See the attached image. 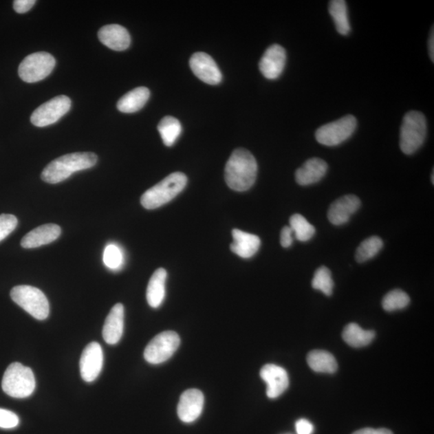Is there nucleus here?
Listing matches in <instances>:
<instances>
[{
    "mask_svg": "<svg viewBox=\"0 0 434 434\" xmlns=\"http://www.w3.org/2000/svg\"><path fill=\"white\" fill-rule=\"evenodd\" d=\"M295 428L298 434H312L314 426L311 422L307 419H299L295 424Z\"/></svg>",
    "mask_w": 434,
    "mask_h": 434,
    "instance_id": "obj_36",
    "label": "nucleus"
},
{
    "mask_svg": "<svg viewBox=\"0 0 434 434\" xmlns=\"http://www.w3.org/2000/svg\"><path fill=\"white\" fill-rule=\"evenodd\" d=\"M204 395L198 389H188L181 395L177 407L180 419L184 423H192L202 413Z\"/></svg>",
    "mask_w": 434,
    "mask_h": 434,
    "instance_id": "obj_15",
    "label": "nucleus"
},
{
    "mask_svg": "<svg viewBox=\"0 0 434 434\" xmlns=\"http://www.w3.org/2000/svg\"><path fill=\"white\" fill-rule=\"evenodd\" d=\"M3 392L14 398H26L34 392L36 379L32 370L20 363L8 366L2 380Z\"/></svg>",
    "mask_w": 434,
    "mask_h": 434,
    "instance_id": "obj_5",
    "label": "nucleus"
},
{
    "mask_svg": "<svg viewBox=\"0 0 434 434\" xmlns=\"http://www.w3.org/2000/svg\"><path fill=\"white\" fill-rule=\"evenodd\" d=\"M433 174H434V173H433H433H432V183H433V184L434 183V180H433Z\"/></svg>",
    "mask_w": 434,
    "mask_h": 434,
    "instance_id": "obj_40",
    "label": "nucleus"
},
{
    "mask_svg": "<svg viewBox=\"0 0 434 434\" xmlns=\"http://www.w3.org/2000/svg\"><path fill=\"white\" fill-rule=\"evenodd\" d=\"M307 363L310 368L319 373H334L338 369L336 358L330 352L323 350L310 352Z\"/></svg>",
    "mask_w": 434,
    "mask_h": 434,
    "instance_id": "obj_24",
    "label": "nucleus"
},
{
    "mask_svg": "<svg viewBox=\"0 0 434 434\" xmlns=\"http://www.w3.org/2000/svg\"><path fill=\"white\" fill-rule=\"evenodd\" d=\"M329 13L333 19L336 30L340 35L347 36L351 32L347 3L345 0H332L329 3Z\"/></svg>",
    "mask_w": 434,
    "mask_h": 434,
    "instance_id": "obj_26",
    "label": "nucleus"
},
{
    "mask_svg": "<svg viewBox=\"0 0 434 434\" xmlns=\"http://www.w3.org/2000/svg\"><path fill=\"white\" fill-rule=\"evenodd\" d=\"M158 131L164 145L171 147L178 140L182 131V127L177 118L166 116L159 123Z\"/></svg>",
    "mask_w": 434,
    "mask_h": 434,
    "instance_id": "obj_27",
    "label": "nucleus"
},
{
    "mask_svg": "<svg viewBox=\"0 0 434 434\" xmlns=\"http://www.w3.org/2000/svg\"><path fill=\"white\" fill-rule=\"evenodd\" d=\"M61 228L55 224H46L34 228L28 232L21 240V246L25 249H33L42 246L50 244L58 238Z\"/></svg>",
    "mask_w": 434,
    "mask_h": 434,
    "instance_id": "obj_17",
    "label": "nucleus"
},
{
    "mask_svg": "<svg viewBox=\"0 0 434 434\" xmlns=\"http://www.w3.org/2000/svg\"><path fill=\"white\" fill-rule=\"evenodd\" d=\"M14 302L38 321L50 316V303L41 290L31 285H17L12 290Z\"/></svg>",
    "mask_w": 434,
    "mask_h": 434,
    "instance_id": "obj_6",
    "label": "nucleus"
},
{
    "mask_svg": "<svg viewBox=\"0 0 434 434\" xmlns=\"http://www.w3.org/2000/svg\"><path fill=\"white\" fill-rule=\"evenodd\" d=\"M97 162L98 156L92 152H76L61 156L43 170L41 179L46 183L58 184L77 171L93 168Z\"/></svg>",
    "mask_w": 434,
    "mask_h": 434,
    "instance_id": "obj_2",
    "label": "nucleus"
},
{
    "mask_svg": "<svg viewBox=\"0 0 434 434\" xmlns=\"http://www.w3.org/2000/svg\"><path fill=\"white\" fill-rule=\"evenodd\" d=\"M188 178L182 173H174L166 176L142 195L141 204L146 209H155L168 204L182 192Z\"/></svg>",
    "mask_w": 434,
    "mask_h": 434,
    "instance_id": "obj_3",
    "label": "nucleus"
},
{
    "mask_svg": "<svg viewBox=\"0 0 434 434\" xmlns=\"http://www.w3.org/2000/svg\"><path fill=\"white\" fill-rule=\"evenodd\" d=\"M410 303L409 295L402 290H394L385 295L382 301L386 312H395L402 310Z\"/></svg>",
    "mask_w": 434,
    "mask_h": 434,
    "instance_id": "obj_30",
    "label": "nucleus"
},
{
    "mask_svg": "<svg viewBox=\"0 0 434 434\" xmlns=\"http://www.w3.org/2000/svg\"><path fill=\"white\" fill-rule=\"evenodd\" d=\"M180 345V338L175 332H164L157 335L144 351L145 360L151 365H160L169 360Z\"/></svg>",
    "mask_w": 434,
    "mask_h": 434,
    "instance_id": "obj_9",
    "label": "nucleus"
},
{
    "mask_svg": "<svg viewBox=\"0 0 434 434\" xmlns=\"http://www.w3.org/2000/svg\"><path fill=\"white\" fill-rule=\"evenodd\" d=\"M257 175V161L250 151L238 149L232 152L225 169L228 187L237 192H245L254 186Z\"/></svg>",
    "mask_w": 434,
    "mask_h": 434,
    "instance_id": "obj_1",
    "label": "nucleus"
},
{
    "mask_svg": "<svg viewBox=\"0 0 434 434\" xmlns=\"http://www.w3.org/2000/svg\"><path fill=\"white\" fill-rule=\"evenodd\" d=\"M191 69L204 83L216 85L221 83L222 74L211 56L205 52H195L190 59Z\"/></svg>",
    "mask_w": 434,
    "mask_h": 434,
    "instance_id": "obj_12",
    "label": "nucleus"
},
{
    "mask_svg": "<svg viewBox=\"0 0 434 434\" xmlns=\"http://www.w3.org/2000/svg\"><path fill=\"white\" fill-rule=\"evenodd\" d=\"M260 376L267 384L266 394L270 399L280 397L289 387V376L281 367L266 365L261 369Z\"/></svg>",
    "mask_w": 434,
    "mask_h": 434,
    "instance_id": "obj_14",
    "label": "nucleus"
},
{
    "mask_svg": "<svg viewBox=\"0 0 434 434\" xmlns=\"http://www.w3.org/2000/svg\"><path fill=\"white\" fill-rule=\"evenodd\" d=\"M123 254L116 245H108L105 249L103 254L104 264L109 270H118L121 268L123 264Z\"/></svg>",
    "mask_w": 434,
    "mask_h": 434,
    "instance_id": "obj_32",
    "label": "nucleus"
},
{
    "mask_svg": "<svg viewBox=\"0 0 434 434\" xmlns=\"http://www.w3.org/2000/svg\"><path fill=\"white\" fill-rule=\"evenodd\" d=\"M294 232L290 226H285L281 231V245L284 248H289L293 244Z\"/></svg>",
    "mask_w": 434,
    "mask_h": 434,
    "instance_id": "obj_37",
    "label": "nucleus"
},
{
    "mask_svg": "<svg viewBox=\"0 0 434 434\" xmlns=\"http://www.w3.org/2000/svg\"><path fill=\"white\" fill-rule=\"evenodd\" d=\"M357 120L353 116H347L337 121L325 124L316 132V138L321 144L327 147L340 145L354 133Z\"/></svg>",
    "mask_w": 434,
    "mask_h": 434,
    "instance_id": "obj_8",
    "label": "nucleus"
},
{
    "mask_svg": "<svg viewBox=\"0 0 434 434\" xmlns=\"http://www.w3.org/2000/svg\"><path fill=\"white\" fill-rule=\"evenodd\" d=\"M20 423L17 415L9 410L0 409V428H13Z\"/></svg>",
    "mask_w": 434,
    "mask_h": 434,
    "instance_id": "obj_34",
    "label": "nucleus"
},
{
    "mask_svg": "<svg viewBox=\"0 0 434 434\" xmlns=\"http://www.w3.org/2000/svg\"><path fill=\"white\" fill-rule=\"evenodd\" d=\"M352 434H393L392 432L387 428H365L360 429Z\"/></svg>",
    "mask_w": 434,
    "mask_h": 434,
    "instance_id": "obj_38",
    "label": "nucleus"
},
{
    "mask_svg": "<svg viewBox=\"0 0 434 434\" xmlns=\"http://www.w3.org/2000/svg\"><path fill=\"white\" fill-rule=\"evenodd\" d=\"M233 242L230 250L242 259H250L254 257L261 246L259 237L251 233L241 231L235 228L232 232Z\"/></svg>",
    "mask_w": 434,
    "mask_h": 434,
    "instance_id": "obj_21",
    "label": "nucleus"
},
{
    "mask_svg": "<svg viewBox=\"0 0 434 434\" xmlns=\"http://www.w3.org/2000/svg\"><path fill=\"white\" fill-rule=\"evenodd\" d=\"M285 62L286 52L284 47L279 45H273L262 56L259 69L265 78L275 80L283 74Z\"/></svg>",
    "mask_w": 434,
    "mask_h": 434,
    "instance_id": "obj_13",
    "label": "nucleus"
},
{
    "mask_svg": "<svg viewBox=\"0 0 434 434\" xmlns=\"http://www.w3.org/2000/svg\"><path fill=\"white\" fill-rule=\"evenodd\" d=\"M290 227L299 241H308L316 233V228L302 215L294 214L290 219Z\"/></svg>",
    "mask_w": 434,
    "mask_h": 434,
    "instance_id": "obj_28",
    "label": "nucleus"
},
{
    "mask_svg": "<svg viewBox=\"0 0 434 434\" xmlns=\"http://www.w3.org/2000/svg\"><path fill=\"white\" fill-rule=\"evenodd\" d=\"M124 329V307L121 303L113 306L105 322L102 336L108 345H114L120 341Z\"/></svg>",
    "mask_w": 434,
    "mask_h": 434,
    "instance_id": "obj_19",
    "label": "nucleus"
},
{
    "mask_svg": "<svg viewBox=\"0 0 434 434\" xmlns=\"http://www.w3.org/2000/svg\"><path fill=\"white\" fill-rule=\"evenodd\" d=\"M103 351L97 342L90 343L85 347L80 360V371L83 379L87 382L96 380L103 366Z\"/></svg>",
    "mask_w": 434,
    "mask_h": 434,
    "instance_id": "obj_11",
    "label": "nucleus"
},
{
    "mask_svg": "<svg viewBox=\"0 0 434 434\" xmlns=\"http://www.w3.org/2000/svg\"><path fill=\"white\" fill-rule=\"evenodd\" d=\"M35 3V0H16L13 4L14 10L20 14L26 13L31 10Z\"/></svg>",
    "mask_w": 434,
    "mask_h": 434,
    "instance_id": "obj_35",
    "label": "nucleus"
},
{
    "mask_svg": "<svg viewBox=\"0 0 434 434\" xmlns=\"http://www.w3.org/2000/svg\"><path fill=\"white\" fill-rule=\"evenodd\" d=\"M70 107V98L61 95L38 107L32 114L31 122L38 127L50 126L68 113Z\"/></svg>",
    "mask_w": 434,
    "mask_h": 434,
    "instance_id": "obj_10",
    "label": "nucleus"
},
{
    "mask_svg": "<svg viewBox=\"0 0 434 434\" xmlns=\"http://www.w3.org/2000/svg\"><path fill=\"white\" fill-rule=\"evenodd\" d=\"M56 65L54 56L47 52H36L28 55L19 66V76L28 83H35L49 76Z\"/></svg>",
    "mask_w": 434,
    "mask_h": 434,
    "instance_id": "obj_7",
    "label": "nucleus"
},
{
    "mask_svg": "<svg viewBox=\"0 0 434 434\" xmlns=\"http://www.w3.org/2000/svg\"><path fill=\"white\" fill-rule=\"evenodd\" d=\"M426 133V119L422 112L409 111L405 114L400 133V147L403 153L413 155L421 149Z\"/></svg>",
    "mask_w": 434,
    "mask_h": 434,
    "instance_id": "obj_4",
    "label": "nucleus"
},
{
    "mask_svg": "<svg viewBox=\"0 0 434 434\" xmlns=\"http://www.w3.org/2000/svg\"><path fill=\"white\" fill-rule=\"evenodd\" d=\"M312 287L321 290L327 296H330L332 294L334 281L331 271L327 267H319L316 271L312 280Z\"/></svg>",
    "mask_w": 434,
    "mask_h": 434,
    "instance_id": "obj_31",
    "label": "nucleus"
},
{
    "mask_svg": "<svg viewBox=\"0 0 434 434\" xmlns=\"http://www.w3.org/2000/svg\"><path fill=\"white\" fill-rule=\"evenodd\" d=\"M327 169L328 166L325 161L319 158L310 159L296 171L295 180L302 186L316 184L325 176Z\"/></svg>",
    "mask_w": 434,
    "mask_h": 434,
    "instance_id": "obj_20",
    "label": "nucleus"
},
{
    "mask_svg": "<svg viewBox=\"0 0 434 434\" xmlns=\"http://www.w3.org/2000/svg\"><path fill=\"white\" fill-rule=\"evenodd\" d=\"M150 90L146 87H137L122 96L117 104L119 111L135 113L145 106L150 98Z\"/></svg>",
    "mask_w": 434,
    "mask_h": 434,
    "instance_id": "obj_23",
    "label": "nucleus"
},
{
    "mask_svg": "<svg viewBox=\"0 0 434 434\" xmlns=\"http://www.w3.org/2000/svg\"><path fill=\"white\" fill-rule=\"evenodd\" d=\"M100 41L114 51H124L131 45V36L125 28L119 25L104 26L98 32Z\"/></svg>",
    "mask_w": 434,
    "mask_h": 434,
    "instance_id": "obj_18",
    "label": "nucleus"
},
{
    "mask_svg": "<svg viewBox=\"0 0 434 434\" xmlns=\"http://www.w3.org/2000/svg\"><path fill=\"white\" fill-rule=\"evenodd\" d=\"M166 276L168 273L164 268L156 270L151 276L147 285V300L152 308H158L164 302Z\"/></svg>",
    "mask_w": 434,
    "mask_h": 434,
    "instance_id": "obj_22",
    "label": "nucleus"
},
{
    "mask_svg": "<svg viewBox=\"0 0 434 434\" xmlns=\"http://www.w3.org/2000/svg\"><path fill=\"white\" fill-rule=\"evenodd\" d=\"M383 241L379 237L373 236L361 243L356 252V259L360 263L369 261L382 249Z\"/></svg>",
    "mask_w": 434,
    "mask_h": 434,
    "instance_id": "obj_29",
    "label": "nucleus"
},
{
    "mask_svg": "<svg viewBox=\"0 0 434 434\" xmlns=\"http://www.w3.org/2000/svg\"><path fill=\"white\" fill-rule=\"evenodd\" d=\"M360 200L354 195H347L332 203L328 210V219L333 225L341 226L349 221L350 217L360 207Z\"/></svg>",
    "mask_w": 434,
    "mask_h": 434,
    "instance_id": "obj_16",
    "label": "nucleus"
},
{
    "mask_svg": "<svg viewBox=\"0 0 434 434\" xmlns=\"http://www.w3.org/2000/svg\"><path fill=\"white\" fill-rule=\"evenodd\" d=\"M18 220L15 216L11 214L0 215V241L6 239L16 230Z\"/></svg>",
    "mask_w": 434,
    "mask_h": 434,
    "instance_id": "obj_33",
    "label": "nucleus"
},
{
    "mask_svg": "<svg viewBox=\"0 0 434 434\" xmlns=\"http://www.w3.org/2000/svg\"><path fill=\"white\" fill-rule=\"evenodd\" d=\"M375 332L366 331L356 323H350L343 332V338L348 345L353 347H363L370 345L374 340Z\"/></svg>",
    "mask_w": 434,
    "mask_h": 434,
    "instance_id": "obj_25",
    "label": "nucleus"
},
{
    "mask_svg": "<svg viewBox=\"0 0 434 434\" xmlns=\"http://www.w3.org/2000/svg\"><path fill=\"white\" fill-rule=\"evenodd\" d=\"M434 30H433V27L432 28V30L431 32V36H429V39H428V54H429V57H431V59L432 61V62L434 61Z\"/></svg>",
    "mask_w": 434,
    "mask_h": 434,
    "instance_id": "obj_39",
    "label": "nucleus"
}]
</instances>
